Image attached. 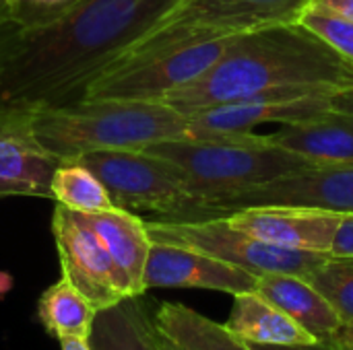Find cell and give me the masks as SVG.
<instances>
[{
    "label": "cell",
    "instance_id": "obj_1",
    "mask_svg": "<svg viewBox=\"0 0 353 350\" xmlns=\"http://www.w3.org/2000/svg\"><path fill=\"white\" fill-rule=\"evenodd\" d=\"M184 0H81L60 21L25 29L0 74V105H56L120 62Z\"/></svg>",
    "mask_w": 353,
    "mask_h": 350
},
{
    "label": "cell",
    "instance_id": "obj_2",
    "mask_svg": "<svg viewBox=\"0 0 353 350\" xmlns=\"http://www.w3.org/2000/svg\"><path fill=\"white\" fill-rule=\"evenodd\" d=\"M273 87H353V64L300 21L234 35L228 52L199 78L161 101L184 116L234 103Z\"/></svg>",
    "mask_w": 353,
    "mask_h": 350
},
{
    "label": "cell",
    "instance_id": "obj_3",
    "mask_svg": "<svg viewBox=\"0 0 353 350\" xmlns=\"http://www.w3.org/2000/svg\"><path fill=\"white\" fill-rule=\"evenodd\" d=\"M31 118L41 144L60 161L95 151H143L188 138V118L163 101L95 99L33 105Z\"/></svg>",
    "mask_w": 353,
    "mask_h": 350
},
{
    "label": "cell",
    "instance_id": "obj_4",
    "mask_svg": "<svg viewBox=\"0 0 353 350\" xmlns=\"http://www.w3.org/2000/svg\"><path fill=\"white\" fill-rule=\"evenodd\" d=\"M178 173L184 190L225 217L219 206L234 194L281 175L316 165L283 146L271 134H242L228 138H180L143 149Z\"/></svg>",
    "mask_w": 353,
    "mask_h": 350
},
{
    "label": "cell",
    "instance_id": "obj_5",
    "mask_svg": "<svg viewBox=\"0 0 353 350\" xmlns=\"http://www.w3.org/2000/svg\"><path fill=\"white\" fill-rule=\"evenodd\" d=\"M74 161L89 167L105 186L116 206L130 212H153L159 221H203L219 217L192 198L178 173L147 151H95Z\"/></svg>",
    "mask_w": 353,
    "mask_h": 350
},
{
    "label": "cell",
    "instance_id": "obj_6",
    "mask_svg": "<svg viewBox=\"0 0 353 350\" xmlns=\"http://www.w3.org/2000/svg\"><path fill=\"white\" fill-rule=\"evenodd\" d=\"M312 4L314 0H184L120 62L192 41L296 23Z\"/></svg>",
    "mask_w": 353,
    "mask_h": 350
},
{
    "label": "cell",
    "instance_id": "obj_7",
    "mask_svg": "<svg viewBox=\"0 0 353 350\" xmlns=\"http://www.w3.org/2000/svg\"><path fill=\"white\" fill-rule=\"evenodd\" d=\"M151 241L176 243L205 252L232 266H238L254 276L261 274H298L308 276L331 254L285 250L261 241L242 229H236L225 217L203 221H145Z\"/></svg>",
    "mask_w": 353,
    "mask_h": 350
},
{
    "label": "cell",
    "instance_id": "obj_8",
    "mask_svg": "<svg viewBox=\"0 0 353 350\" xmlns=\"http://www.w3.org/2000/svg\"><path fill=\"white\" fill-rule=\"evenodd\" d=\"M234 35L168 47L155 54L139 56L112 66L93 78L77 101L95 99H143L161 101L174 89H180L205 74L230 47Z\"/></svg>",
    "mask_w": 353,
    "mask_h": 350
},
{
    "label": "cell",
    "instance_id": "obj_9",
    "mask_svg": "<svg viewBox=\"0 0 353 350\" xmlns=\"http://www.w3.org/2000/svg\"><path fill=\"white\" fill-rule=\"evenodd\" d=\"M52 235L62 276L81 291L97 311H105L124 299L134 297L124 272L79 212L56 204L52 215Z\"/></svg>",
    "mask_w": 353,
    "mask_h": 350
},
{
    "label": "cell",
    "instance_id": "obj_10",
    "mask_svg": "<svg viewBox=\"0 0 353 350\" xmlns=\"http://www.w3.org/2000/svg\"><path fill=\"white\" fill-rule=\"evenodd\" d=\"M252 206H292L352 215L353 163H316L304 167L230 196L221 202L219 210L230 215Z\"/></svg>",
    "mask_w": 353,
    "mask_h": 350
},
{
    "label": "cell",
    "instance_id": "obj_11",
    "mask_svg": "<svg viewBox=\"0 0 353 350\" xmlns=\"http://www.w3.org/2000/svg\"><path fill=\"white\" fill-rule=\"evenodd\" d=\"M58 165L33 130L31 107L0 105V196L52 198Z\"/></svg>",
    "mask_w": 353,
    "mask_h": 350
},
{
    "label": "cell",
    "instance_id": "obj_12",
    "mask_svg": "<svg viewBox=\"0 0 353 350\" xmlns=\"http://www.w3.org/2000/svg\"><path fill=\"white\" fill-rule=\"evenodd\" d=\"M254 274L232 266L205 252L153 241L145 266V291L149 289H203L228 295L256 289Z\"/></svg>",
    "mask_w": 353,
    "mask_h": 350
},
{
    "label": "cell",
    "instance_id": "obj_13",
    "mask_svg": "<svg viewBox=\"0 0 353 350\" xmlns=\"http://www.w3.org/2000/svg\"><path fill=\"white\" fill-rule=\"evenodd\" d=\"M343 215L292 206H252L228 215V221L244 233L298 252L331 254Z\"/></svg>",
    "mask_w": 353,
    "mask_h": 350
},
{
    "label": "cell",
    "instance_id": "obj_14",
    "mask_svg": "<svg viewBox=\"0 0 353 350\" xmlns=\"http://www.w3.org/2000/svg\"><path fill=\"white\" fill-rule=\"evenodd\" d=\"M333 95H312L292 101L240 99L188 113V138H228L254 132L261 124H292L331 109Z\"/></svg>",
    "mask_w": 353,
    "mask_h": 350
},
{
    "label": "cell",
    "instance_id": "obj_15",
    "mask_svg": "<svg viewBox=\"0 0 353 350\" xmlns=\"http://www.w3.org/2000/svg\"><path fill=\"white\" fill-rule=\"evenodd\" d=\"M83 221L97 233L118 268L124 272L132 295L145 293V266L151 250V235L147 223L137 212L114 206L99 212H79Z\"/></svg>",
    "mask_w": 353,
    "mask_h": 350
},
{
    "label": "cell",
    "instance_id": "obj_16",
    "mask_svg": "<svg viewBox=\"0 0 353 350\" xmlns=\"http://www.w3.org/2000/svg\"><path fill=\"white\" fill-rule=\"evenodd\" d=\"M254 291L285 311L316 340H333L343 328L337 311L306 276L283 272L261 274Z\"/></svg>",
    "mask_w": 353,
    "mask_h": 350
},
{
    "label": "cell",
    "instance_id": "obj_17",
    "mask_svg": "<svg viewBox=\"0 0 353 350\" xmlns=\"http://www.w3.org/2000/svg\"><path fill=\"white\" fill-rule=\"evenodd\" d=\"M271 138L312 163H353V113L329 109L308 120L281 124Z\"/></svg>",
    "mask_w": 353,
    "mask_h": 350
},
{
    "label": "cell",
    "instance_id": "obj_18",
    "mask_svg": "<svg viewBox=\"0 0 353 350\" xmlns=\"http://www.w3.org/2000/svg\"><path fill=\"white\" fill-rule=\"evenodd\" d=\"M223 326L248 344H306L316 340L256 291L234 295V305Z\"/></svg>",
    "mask_w": 353,
    "mask_h": 350
},
{
    "label": "cell",
    "instance_id": "obj_19",
    "mask_svg": "<svg viewBox=\"0 0 353 350\" xmlns=\"http://www.w3.org/2000/svg\"><path fill=\"white\" fill-rule=\"evenodd\" d=\"M151 320L157 334L178 350H254L248 342L228 332L223 324L182 303H159Z\"/></svg>",
    "mask_w": 353,
    "mask_h": 350
},
{
    "label": "cell",
    "instance_id": "obj_20",
    "mask_svg": "<svg viewBox=\"0 0 353 350\" xmlns=\"http://www.w3.org/2000/svg\"><path fill=\"white\" fill-rule=\"evenodd\" d=\"M137 299H124L97 314L91 334L93 350H161L151 314Z\"/></svg>",
    "mask_w": 353,
    "mask_h": 350
},
{
    "label": "cell",
    "instance_id": "obj_21",
    "mask_svg": "<svg viewBox=\"0 0 353 350\" xmlns=\"http://www.w3.org/2000/svg\"><path fill=\"white\" fill-rule=\"evenodd\" d=\"M97 314V307L64 276L50 285L37 301L39 324L58 342L64 338H91Z\"/></svg>",
    "mask_w": 353,
    "mask_h": 350
},
{
    "label": "cell",
    "instance_id": "obj_22",
    "mask_svg": "<svg viewBox=\"0 0 353 350\" xmlns=\"http://www.w3.org/2000/svg\"><path fill=\"white\" fill-rule=\"evenodd\" d=\"M52 200L74 212H99L116 206L101 179L74 159H62L56 167L52 175Z\"/></svg>",
    "mask_w": 353,
    "mask_h": 350
},
{
    "label": "cell",
    "instance_id": "obj_23",
    "mask_svg": "<svg viewBox=\"0 0 353 350\" xmlns=\"http://www.w3.org/2000/svg\"><path fill=\"white\" fill-rule=\"evenodd\" d=\"M306 278L331 303L343 326H353V256H329Z\"/></svg>",
    "mask_w": 353,
    "mask_h": 350
},
{
    "label": "cell",
    "instance_id": "obj_24",
    "mask_svg": "<svg viewBox=\"0 0 353 350\" xmlns=\"http://www.w3.org/2000/svg\"><path fill=\"white\" fill-rule=\"evenodd\" d=\"M81 0H10L6 14L23 29H41L60 21Z\"/></svg>",
    "mask_w": 353,
    "mask_h": 350
},
{
    "label": "cell",
    "instance_id": "obj_25",
    "mask_svg": "<svg viewBox=\"0 0 353 350\" xmlns=\"http://www.w3.org/2000/svg\"><path fill=\"white\" fill-rule=\"evenodd\" d=\"M300 23L314 31L321 39H325L339 56L353 64V23L341 21L337 17H329L316 10H306L300 17Z\"/></svg>",
    "mask_w": 353,
    "mask_h": 350
},
{
    "label": "cell",
    "instance_id": "obj_26",
    "mask_svg": "<svg viewBox=\"0 0 353 350\" xmlns=\"http://www.w3.org/2000/svg\"><path fill=\"white\" fill-rule=\"evenodd\" d=\"M23 33H25V29L17 21H12L8 17H0V74L6 68V64L10 62V58L14 56Z\"/></svg>",
    "mask_w": 353,
    "mask_h": 350
},
{
    "label": "cell",
    "instance_id": "obj_27",
    "mask_svg": "<svg viewBox=\"0 0 353 350\" xmlns=\"http://www.w3.org/2000/svg\"><path fill=\"white\" fill-rule=\"evenodd\" d=\"M308 10H316V12L353 23V0H314V4Z\"/></svg>",
    "mask_w": 353,
    "mask_h": 350
},
{
    "label": "cell",
    "instance_id": "obj_28",
    "mask_svg": "<svg viewBox=\"0 0 353 350\" xmlns=\"http://www.w3.org/2000/svg\"><path fill=\"white\" fill-rule=\"evenodd\" d=\"M331 256H353V212L343 215Z\"/></svg>",
    "mask_w": 353,
    "mask_h": 350
},
{
    "label": "cell",
    "instance_id": "obj_29",
    "mask_svg": "<svg viewBox=\"0 0 353 350\" xmlns=\"http://www.w3.org/2000/svg\"><path fill=\"white\" fill-rule=\"evenodd\" d=\"M254 350H345L335 338L333 340H314L306 344H250Z\"/></svg>",
    "mask_w": 353,
    "mask_h": 350
},
{
    "label": "cell",
    "instance_id": "obj_30",
    "mask_svg": "<svg viewBox=\"0 0 353 350\" xmlns=\"http://www.w3.org/2000/svg\"><path fill=\"white\" fill-rule=\"evenodd\" d=\"M331 109L335 111H345V113H353V87L339 91L333 95L331 99Z\"/></svg>",
    "mask_w": 353,
    "mask_h": 350
},
{
    "label": "cell",
    "instance_id": "obj_31",
    "mask_svg": "<svg viewBox=\"0 0 353 350\" xmlns=\"http://www.w3.org/2000/svg\"><path fill=\"white\" fill-rule=\"evenodd\" d=\"M60 350H93L91 338H64L60 340Z\"/></svg>",
    "mask_w": 353,
    "mask_h": 350
},
{
    "label": "cell",
    "instance_id": "obj_32",
    "mask_svg": "<svg viewBox=\"0 0 353 350\" xmlns=\"http://www.w3.org/2000/svg\"><path fill=\"white\" fill-rule=\"evenodd\" d=\"M335 340H337L345 350H353V326H343V328L337 332Z\"/></svg>",
    "mask_w": 353,
    "mask_h": 350
},
{
    "label": "cell",
    "instance_id": "obj_33",
    "mask_svg": "<svg viewBox=\"0 0 353 350\" xmlns=\"http://www.w3.org/2000/svg\"><path fill=\"white\" fill-rule=\"evenodd\" d=\"M12 287H14L12 274L6 272V270H0V299H4V297L12 291Z\"/></svg>",
    "mask_w": 353,
    "mask_h": 350
},
{
    "label": "cell",
    "instance_id": "obj_34",
    "mask_svg": "<svg viewBox=\"0 0 353 350\" xmlns=\"http://www.w3.org/2000/svg\"><path fill=\"white\" fill-rule=\"evenodd\" d=\"M153 328H155V326H153ZM155 332H157V330H155ZM157 340H159V347H161V350H178L174 344H170L163 336H159V334H157Z\"/></svg>",
    "mask_w": 353,
    "mask_h": 350
},
{
    "label": "cell",
    "instance_id": "obj_35",
    "mask_svg": "<svg viewBox=\"0 0 353 350\" xmlns=\"http://www.w3.org/2000/svg\"><path fill=\"white\" fill-rule=\"evenodd\" d=\"M8 2H10V0H0V17H4V14H6Z\"/></svg>",
    "mask_w": 353,
    "mask_h": 350
}]
</instances>
